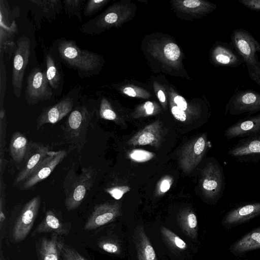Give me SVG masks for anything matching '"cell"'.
Returning a JSON list of instances; mask_svg holds the SVG:
<instances>
[{
	"mask_svg": "<svg viewBox=\"0 0 260 260\" xmlns=\"http://www.w3.org/2000/svg\"><path fill=\"white\" fill-rule=\"evenodd\" d=\"M208 147L206 134L196 138L184 147L179 157V164L184 173H190L196 168L202 160Z\"/></svg>",
	"mask_w": 260,
	"mask_h": 260,
	"instance_id": "30bf717a",
	"label": "cell"
},
{
	"mask_svg": "<svg viewBox=\"0 0 260 260\" xmlns=\"http://www.w3.org/2000/svg\"><path fill=\"white\" fill-rule=\"evenodd\" d=\"M58 236L53 233L50 238L43 237L39 240L37 245L39 260H60Z\"/></svg>",
	"mask_w": 260,
	"mask_h": 260,
	"instance_id": "44dd1931",
	"label": "cell"
},
{
	"mask_svg": "<svg viewBox=\"0 0 260 260\" xmlns=\"http://www.w3.org/2000/svg\"><path fill=\"white\" fill-rule=\"evenodd\" d=\"M66 155L64 150L49 151L32 173L21 184L20 189H29L47 178Z\"/></svg>",
	"mask_w": 260,
	"mask_h": 260,
	"instance_id": "7c38bea8",
	"label": "cell"
},
{
	"mask_svg": "<svg viewBox=\"0 0 260 260\" xmlns=\"http://www.w3.org/2000/svg\"><path fill=\"white\" fill-rule=\"evenodd\" d=\"M101 118L117 122L118 117L116 113L111 108L109 103L105 99H102L99 110Z\"/></svg>",
	"mask_w": 260,
	"mask_h": 260,
	"instance_id": "f1b7e54d",
	"label": "cell"
},
{
	"mask_svg": "<svg viewBox=\"0 0 260 260\" xmlns=\"http://www.w3.org/2000/svg\"><path fill=\"white\" fill-rule=\"evenodd\" d=\"M58 51L66 63L79 71L93 72L99 64L98 54L80 49L71 40H60L58 43Z\"/></svg>",
	"mask_w": 260,
	"mask_h": 260,
	"instance_id": "3957f363",
	"label": "cell"
},
{
	"mask_svg": "<svg viewBox=\"0 0 260 260\" xmlns=\"http://www.w3.org/2000/svg\"><path fill=\"white\" fill-rule=\"evenodd\" d=\"M70 229L69 224L62 222L52 210H48L42 221L32 233L31 236L50 232L55 233L58 236H66L69 234Z\"/></svg>",
	"mask_w": 260,
	"mask_h": 260,
	"instance_id": "ffe728a7",
	"label": "cell"
},
{
	"mask_svg": "<svg viewBox=\"0 0 260 260\" xmlns=\"http://www.w3.org/2000/svg\"><path fill=\"white\" fill-rule=\"evenodd\" d=\"M96 174L95 169L92 167L82 169L66 193L64 205L68 211L74 210L81 204L93 185Z\"/></svg>",
	"mask_w": 260,
	"mask_h": 260,
	"instance_id": "5b68a950",
	"label": "cell"
},
{
	"mask_svg": "<svg viewBox=\"0 0 260 260\" xmlns=\"http://www.w3.org/2000/svg\"><path fill=\"white\" fill-rule=\"evenodd\" d=\"M173 182V178L167 175L163 177L157 184L155 194L157 196H161L167 192Z\"/></svg>",
	"mask_w": 260,
	"mask_h": 260,
	"instance_id": "836d02e7",
	"label": "cell"
},
{
	"mask_svg": "<svg viewBox=\"0 0 260 260\" xmlns=\"http://www.w3.org/2000/svg\"><path fill=\"white\" fill-rule=\"evenodd\" d=\"M238 1L249 10L260 12V0H238Z\"/></svg>",
	"mask_w": 260,
	"mask_h": 260,
	"instance_id": "f35d334b",
	"label": "cell"
},
{
	"mask_svg": "<svg viewBox=\"0 0 260 260\" xmlns=\"http://www.w3.org/2000/svg\"><path fill=\"white\" fill-rule=\"evenodd\" d=\"M91 116L86 107H77L72 111L66 122L64 137L79 152L86 142V134Z\"/></svg>",
	"mask_w": 260,
	"mask_h": 260,
	"instance_id": "277c9868",
	"label": "cell"
},
{
	"mask_svg": "<svg viewBox=\"0 0 260 260\" xmlns=\"http://www.w3.org/2000/svg\"><path fill=\"white\" fill-rule=\"evenodd\" d=\"M212 57L219 66L236 68L244 63L241 56L230 44L218 42L212 51Z\"/></svg>",
	"mask_w": 260,
	"mask_h": 260,
	"instance_id": "ac0fdd59",
	"label": "cell"
},
{
	"mask_svg": "<svg viewBox=\"0 0 260 260\" xmlns=\"http://www.w3.org/2000/svg\"><path fill=\"white\" fill-rule=\"evenodd\" d=\"M171 112L173 116L178 121L184 122L187 119L185 111L179 109L177 106H174L171 108Z\"/></svg>",
	"mask_w": 260,
	"mask_h": 260,
	"instance_id": "ab89813d",
	"label": "cell"
},
{
	"mask_svg": "<svg viewBox=\"0 0 260 260\" xmlns=\"http://www.w3.org/2000/svg\"><path fill=\"white\" fill-rule=\"evenodd\" d=\"M123 92L125 94L132 97H135L136 96V92L133 88L130 87H127L124 88Z\"/></svg>",
	"mask_w": 260,
	"mask_h": 260,
	"instance_id": "ee69618b",
	"label": "cell"
},
{
	"mask_svg": "<svg viewBox=\"0 0 260 260\" xmlns=\"http://www.w3.org/2000/svg\"><path fill=\"white\" fill-rule=\"evenodd\" d=\"M6 117L4 107L1 108L0 111V153H4L6 145Z\"/></svg>",
	"mask_w": 260,
	"mask_h": 260,
	"instance_id": "1f68e13d",
	"label": "cell"
},
{
	"mask_svg": "<svg viewBox=\"0 0 260 260\" xmlns=\"http://www.w3.org/2000/svg\"><path fill=\"white\" fill-rule=\"evenodd\" d=\"M129 186L126 185L113 186L105 188V191L116 200L120 199L123 196L130 190Z\"/></svg>",
	"mask_w": 260,
	"mask_h": 260,
	"instance_id": "e575fe53",
	"label": "cell"
},
{
	"mask_svg": "<svg viewBox=\"0 0 260 260\" xmlns=\"http://www.w3.org/2000/svg\"><path fill=\"white\" fill-rule=\"evenodd\" d=\"M145 114L147 115H153L154 112V106L150 101L146 102L144 105Z\"/></svg>",
	"mask_w": 260,
	"mask_h": 260,
	"instance_id": "b9f144b4",
	"label": "cell"
},
{
	"mask_svg": "<svg viewBox=\"0 0 260 260\" xmlns=\"http://www.w3.org/2000/svg\"><path fill=\"white\" fill-rule=\"evenodd\" d=\"M58 247L63 260H87L75 249L59 241Z\"/></svg>",
	"mask_w": 260,
	"mask_h": 260,
	"instance_id": "83f0119b",
	"label": "cell"
},
{
	"mask_svg": "<svg viewBox=\"0 0 260 260\" xmlns=\"http://www.w3.org/2000/svg\"><path fill=\"white\" fill-rule=\"evenodd\" d=\"M105 0H90L86 4L85 8L84 15L90 16L95 13L101 7L105 4Z\"/></svg>",
	"mask_w": 260,
	"mask_h": 260,
	"instance_id": "d590c367",
	"label": "cell"
},
{
	"mask_svg": "<svg viewBox=\"0 0 260 260\" xmlns=\"http://www.w3.org/2000/svg\"><path fill=\"white\" fill-rule=\"evenodd\" d=\"M260 215V202H250L239 206L229 211L223 223L226 225L237 224Z\"/></svg>",
	"mask_w": 260,
	"mask_h": 260,
	"instance_id": "d6986e66",
	"label": "cell"
},
{
	"mask_svg": "<svg viewBox=\"0 0 260 260\" xmlns=\"http://www.w3.org/2000/svg\"><path fill=\"white\" fill-rule=\"evenodd\" d=\"M162 126L159 121L145 126L127 142L131 145H150L156 149L160 147L163 139Z\"/></svg>",
	"mask_w": 260,
	"mask_h": 260,
	"instance_id": "9a60e30c",
	"label": "cell"
},
{
	"mask_svg": "<svg viewBox=\"0 0 260 260\" xmlns=\"http://www.w3.org/2000/svg\"><path fill=\"white\" fill-rule=\"evenodd\" d=\"M1 260H2V258L1 259Z\"/></svg>",
	"mask_w": 260,
	"mask_h": 260,
	"instance_id": "bcb514c9",
	"label": "cell"
},
{
	"mask_svg": "<svg viewBox=\"0 0 260 260\" xmlns=\"http://www.w3.org/2000/svg\"><path fill=\"white\" fill-rule=\"evenodd\" d=\"M200 187L203 197L215 202L220 199L225 188V178L222 167L215 158H210L201 172Z\"/></svg>",
	"mask_w": 260,
	"mask_h": 260,
	"instance_id": "7a4b0ae2",
	"label": "cell"
},
{
	"mask_svg": "<svg viewBox=\"0 0 260 260\" xmlns=\"http://www.w3.org/2000/svg\"><path fill=\"white\" fill-rule=\"evenodd\" d=\"M49 151V148L43 144H30L25 157V162L21 170L16 176L14 184L23 183L41 163Z\"/></svg>",
	"mask_w": 260,
	"mask_h": 260,
	"instance_id": "5bb4252c",
	"label": "cell"
},
{
	"mask_svg": "<svg viewBox=\"0 0 260 260\" xmlns=\"http://www.w3.org/2000/svg\"><path fill=\"white\" fill-rule=\"evenodd\" d=\"M164 51L166 57L171 61L177 60L181 53L178 45L174 43H170L166 45Z\"/></svg>",
	"mask_w": 260,
	"mask_h": 260,
	"instance_id": "d6a6232c",
	"label": "cell"
},
{
	"mask_svg": "<svg viewBox=\"0 0 260 260\" xmlns=\"http://www.w3.org/2000/svg\"><path fill=\"white\" fill-rule=\"evenodd\" d=\"M30 143L26 137L19 132H15L12 135L10 143V152L13 159L20 163L25 158Z\"/></svg>",
	"mask_w": 260,
	"mask_h": 260,
	"instance_id": "7402d4cb",
	"label": "cell"
},
{
	"mask_svg": "<svg viewBox=\"0 0 260 260\" xmlns=\"http://www.w3.org/2000/svg\"><path fill=\"white\" fill-rule=\"evenodd\" d=\"M260 111V93L253 90H239L231 98L225 106V115L250 116Z\"/></svg>",
	"mask_w": 260,
	"mask_h": 260,
	"instance_id": "ba28073f",
	"label": "cell"
},
{
	"mask_svg": "<svg viewBox=\"0 0 260 260\" xmlns=\"http://www.w3.org/2000/svg\"><path fill=\"white\" fill-rule=\"evenodd\" d=\"M228 154L241 162L260 161V131L241 138L228 151Z\"/></svg>",
	"mask_w": 260,
	"mask_h": 260,
	"instance_id": "8fae6325",
	"label": "cell"
},
{
	"mask_svg": "<svg viewBox=\"0 0 260 260\" xmlns=\"http://www.w3.org/2000/svg\"><path fill=\"white\" fill-rule=\"evenodd\" d=\"M201 4V1L199 0H185L183 2V5L189 8H197Z\"/></svg>",
	"mask_w": 260,
	"mask_h": 260,
	"instance_id": "7bdbcfd3",
	"label": "cell"
},
{
	"mask_svg": "<svg viewBox=\"0 0 260 260\" xmlns=\"http://www.w3.org/2000/svg\"><path fill=\"white\" fill-rule=\"evenodd\" d=\"M52 95V91L46 71L34 68L27 77L25 98L27 103L35 105L40 101L50 99Z\"/></svg>",
	"mask_w": 260,
	"mask_h": 260,
	"instance_id": "9c48e42d",
	"label": "cell"
},
{
	"mask_svg": "<svg viewBox=\"0 0 260 260\" xmlns=\"http://www.w3.org/2000/svg\"><path fill=\"white\" fill-rule=\"evenodd\" d=\"M260 131V114L248 116L239 119L228 127L224 136L228 140L234 138H243Z\"/></svg>",
	"mask_w": 260,
	"mask_h": 260,
	"instance_id": "e0dca14e",
	"label": "cell"
},
{
	"mask_svg": "<svg viewBox=\"0 0 260 260\" xmlns=\"http://www.w3.org/2000/svg\"><path fill=\"white\" fill-rule=\"evenodd\" d=\"M231 44L243 58L251 79L260 86V62L257 55L260 52V44L249 31L237 28L231 34Z\"/></svg>",
	"mask_w": 260,
	"mask_h": 260,
	"instance_id": "6da1fadb",
	"label": "cell"
},
{
	"mask_svg": "<svg viewBox=\"0 0 260 260\" xmlns=\"http://www.w3.org/2000/svg\"><path fill=\"white\" fill-rule=\"evenodd\" d=\"M157 96H158V98L159 100L161 102L164 103L166 101V96H165L164 93L163 92V91L162 90H159L158 91Z\"/></svg>",
	"mask_w": 260,
	"mask_h": 260,
	"instance_id": "f6af8a7d",
	"label": "cell"
},
{
	"mask_svg": "<svg viewBox=\"0 0 260 260\" xmlns=\"http://www.w3.org/2000/svg\"><path fill=\"white\" fill-rule=\"evenodd\" d=\"M161 232L165 238L175 247L182 250L186 248L187 245L186 243L170 230L162 227Z\"/></svg>",
	"mask_w": 260,
	"mask_h": 260,
	"instance_id": "4dcf8cb0",
	"label": "cell"
},
{
	"mask_svg": "<svg viewBox=\"0 0 260 260\" xmlns=\"http://www.w3.org/2000/svg\"><path fill=\"white\" fill-rule=\"evenodd\" d=\"M81 1L79 0H66L64 1V5L67 11L71 13H75L79 17L80 16L79 15V10L80 9Z\"/></svg>",
	"mask_w": 260,
	"mask_h": 260,
	"instance_id": "74e56055",
	"label": "cell"
},
{
	"mask_svg": "<svg viewBox=\"0 0 260 260\" xmlns=\"http://www.w3.org/2000/svg\"><path fill=\"white\" fill-rule=\"evenodd\" d=\"M17 27L15 21L11 25L7 24L4 19L1 17L0 21V45L1 51L6 50L7 47L13 44V38L17 33Z\"/></svg>",
	"mask_w": 260,
	"mask_h": 260,
	"instance_id": "d4e9b609",
	"label": "cell"
},
{
	"mask_svg": "<svg viewBox=\"0 0 260 260\" xmlns=\"http://www.w3.org/2000/svg\"><path fill=\"white\" fill-rule=\"evenodd\" d=\"M40 204L41 198L37 196L24 206L13 225L12 237L14 243H20L27 236L37 217Z\"/></svg>",
	"mask_w": 260,
	"mask_h": 260,
	"instance_id": "8992f818",
	"label": "cell"
},
{
	"mask_svg": "<svg viewBox=\"0 0 260 260\" xmlns=\"http://www.w3.org/2000/svg\"><path fill=\"white\" fill-rule=\"evenodd\" d=\"M30 54L29 39L26 36L20 37L14 52L12 79L13 92L16 98L21 95L23 76Z\"/></svg>",
	"mask_w": 260,
	"mask_h": 260,
	"instance_id": "52a82bcc",
	"label": "cell"
},
{
	"mask_svg": "<svg viewBox=\"0 0 260 260\" xmlns=\"http://www.w3.org/2000/svg\"><path fill=\"white\" fill-rule=\"evenodd\" d=\"M74 101L71 97L62 99L55 105L44 110L37 120V129L44 124H54L71 112Z\"/></svg>",
	"mask_w": 260,
	"mask_h": 260,
	"instance_id": "2e32d148",
	"label": "cell"
},
{
	"mask_svg": "<svg viewBox=\"0 0 260 260\" xmlns=\"http://www.w3.org/2000/svg\"><path fill=\"white\" fill-rule=\"evenodd\" d=\"M260 248V228L253 231L236 242L232 249L237 252Z\"/></svg>",
	"mask_w": 260,
	"mask_h": 260,
	"instance_id": "603a6c76",
	"label": "cell"
},
{
	"mask_svg": "<svg viewBox=\"0 0 260 260\" xmlns=\"http://www.w3.org/2000/svg\"><path fill=\"white\" fill-rule=\"evenodd\" d=\"M120 214L118 203L107 202L96 205L84 226L85 230L99 228L114 220Z\"/></svg>",
	"mask_w": 260,
	"mask_h": 260,
	"instance_id": "4fadbf2b",
	"label": "cell"
},
{
	"mask_svg": "<svg viewBox=\"0 0 260 260\" xmlns=\"http://www.w3.org/2000/svg\"><path fill=\"white\" fill-rule=\"evenodd\" d=\"M180 220L183 229L188 235L192 237L196 235L198 221L196 215L192 212L186 211L182 213Z\"/></svg>",
	"mask_w": 260,
	"mask_h": 260,
	"instance_id": "4316f807",
	"label": "cell"
},
{
	"mask_svg": "<svg viewBox=\"0 0 260 260\" xmlns=\"http://www.w3.org/2000/svg\"><path fill=\"white\" fill-rule=\"evenodd\" d=\"M137 248L139 260H157L154 250L142 230L138 232Z\"/></svg>",
	"mask_w": 260,
	"mask_h": 260,
	"instance_id": "cb8c5ba5",
	"label": "cell"
},
{
	"mask_svg": "<svg viewBox=\"0 0 260 260\" xmlns=\"http://www.w3.org/2000/svg\"><path fill=\"white\" fill-rule=\"evenodd\" d=\"M155 154L150 151L143 149H134L128 153L129 157L133 161L144 162L152 159Z\"/></svg>",
	"mask_w": 260,
	"mask_h": 260,
	"instance_id": "f546056e",
	"label": "cell"
},
{
	"mask_svg": "<svg viewBox=\"0 0 260 260\" xmlns=\"http://www.w3.org/2000/svg\"><path fill=\"white\" fill-rule=\"evenodd\" d=\"M46 76L52 88L56 89L59 85L60 76L53 58L49 54L46 55Z\"/></svg>",
	"mask_w": 260,
	"mask_h": 260,
	"instance_id": "484cf974",
	"label": "cell"
},
{
	"mask_svg": "<svg viewBox=\"0 0 260 260\" xmlns=\"http://www.w3.org/2000/svg\"><path fill=\"white\" fill-rule=\"evenodd\" d=\"M98 245L102 250L110 253L117 254L120 250L118 245L111 241H101L99 243Z\"/></svg>",
	"mask_w": 260,
	"mask_h": 260,
	"instance_id": "8d00e7d4",
	"label": "cell"
},
{
	"mask_svg": "<svg viewBox=\"0 0 260 260\" xmlns=\"http://www.w3.org/2000/svg\"><path fill=\"white\" fill-rule=\"evenodd\" d=\"M174 102L177 106L181 110L185 111L187 108V104L184 98L180 95H177L174 99Z\"/></svg>",
	"mask_w": 260,
	"mask_h": 260,
	"instance_id": "60d3db41",
	"label": "cell"
}]
</instances>
